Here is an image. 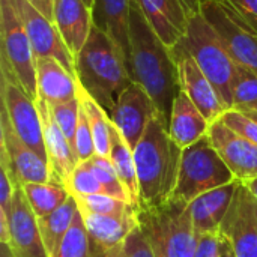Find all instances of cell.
I'll list each match as a JSON object with an SVG mask.
<instances>
[{
    "label": "cell",
    "mask_w": 257,
    "mask_h": 257,
    "mask_svg": "<svg viewBox=\"0 0 257 257\" xmlns=\"http://www.w3.org/2000/svg\"><path fill=\"white\" fill-rule=\"evenodd\" d=\"M92 15L93 26L111 39L131 72V0H95Z\"/></svg>",
    "instance_id": "ac0fdd59"
},
{
    "label": "cell",
    "mask_w": 257,
    "mask_h": 257,
    "mask_svg": "<svg viewBox=\"0 0 257 257\" xmlns=\"http://www.w3.org/2000/svg\"><path fill=\"white\" fill-rule=\"evenodd\" d=\"M137 3L140 5L148 23L151 24V27L154 29V32L158 35V38L169 47L173 48L175 45H178L182 38H184V32L179 30L172 21L170 18L160 11L154 3H151L149 0H137Z\"/></svg>",
    "instance_id": "f1b7e54d"
},
{
    "label": "cell",
    "mask_w": 257,
    "mask_h": 257,
    "mask_svg": "<svg viewBox=\"0 0 257 257\" xmlns=\"http://www.w3.org/2000/svg\"><path fill=\"white\" fill-rule=\"evenodd\" d=\"M137 220L143 229L161 241L169 257H194L197 236L190 203L170 199L157 208L139 209Z\"/></svg>",
    "instance_id": "8992f818"
},
{
    "label": "cell",
    "mask_w": 257,
    "mask_h": 257,
    "mask_svg": "<svg viewBox=\"0 0 257 257\" xmlns=\"http://www.w3.org/2000/svg\"><path fill=\"white\" fill-rule=\"evenodd\" d=\"M2 68V102L3 111L6 113L14 131L17 136L41 158L47 161L45 146H44V134H42V120L36 105V99H33L11 69L0 63Z\"/></svg>",
    "instance_id": "9c48e42d"
},
{
    "label": "cell",
    "mask_w": 257,
    "mask_h": 257,
    "mask_svg": "<svg viewBox=\"0 0 257 257\" xmlns=\"http://www.w3.org/2000/svg\"><path fill=\"white\" fill-rule=\"evenodd\" d=\"M38 98L48 104L65 102L78 96V80L60 62L51 57H36Z\"/></svg>",
    "instance_id": "7402d4cb"
},
{
    "label": "cell",
    "mask_w": 257,
    "mask_h": 257,
    "mask_svg": "<svg viewBox=\"0 0 257 257\" xmlns=\"http://www.w3.org/2000/svg\"><path fill=\"white\" fill-rule=\"evenodd\" d=\"M236 181L208 136L182 149L178 182L172 199L191 203L202 194Z\"/></svg>",
    "instance_id": "5b68a950"
},
{
    "label": "cell",
    "mask_w": 257,
    "mask_h": 257,
    "mask_svg": "<svg viewBox=\"0 0 257 257\" xmlns=\"http://www.w3.org/2000/svg\"><path fill=\"white\" fill-rule=\"evenodd\" d=\"M172 54L176 63L181 90L185 92L187 96L202 111V114L211 123H214L227 111V107L224 105L218 92L199 68L182 41L172 48Z\"/></svg>",
    "instance_id": "8fae6325"
},
{
    "label": "cell",
    "mask_w": 257,
    "mask_h": 257,
    "mask_svg": "<svg viewBox=\"0 0 257 257\" xmlns=\"http://www.w3.org/2000/svg\"><path fill=\"white\" fill-rule=\"evenodd\" d=\"M90 169L93 170V173L96 175V178L99 179V182L104 185V188L107 190V193L116 199H120L123 202H128L133 205L131 197L125 188V185L122 184L120 178L117 176L110 158L107 157H101V155H93L90 160H87ZM134 206V205H133Z\"/></svg>",
    "instance_id": "4dcf8cb0"
},
{
    "label": "cell",
    "mask_w": 257,
    "mask_h": 257,
    "mask_svg": "<svg viewBox=\"0 0 257 257\" xmlns=\"http://www.w3.org/2000/svg\"><path fill=\"white\" fill-rule=\"evenodd\" d=\"M108 117L134 151L149 122L160 116L148 92L139 83L133 81L120 95Z\"/></svg>",
    "instance_id": "4fadbf2b"
},
{
    "label": "cell",
    "mask_w": 257,
    "mask_h": 257,
    "mask_svg": "<svg viewBox=\"0 0 257 257\" xmlns=\"http://www.w3.org/2000/svg\"><path fill=\"white\" fill-rule=\"evenodd\" d=\"M78 209L83 217V223L90 242H95L104 248L119 247L133 232V229L139 224L137 212L126 217H111L93 214L81 208Z\"/></svg>",
    "instance_id": "603a6c76"
},
{
    "label": "cell",
    "mask_w": 257,
    "mask_h": 257,
    "mask_svg": "<svg viewBox=\"0 0 257 257\" xmlns=\"http://www.w3.org/2000/svg\"><path fill=\"white\" fill-rule=\"evenodd\" d=\"M182 42L218 92L227 110L233 108L238 65L230 57L218 33L200 12L190 17Z\"/></svg>",
    "instance_id": "277c9868"
},
{
    "label": "cell",
    "mask_w": 257,
    "mask_h": 257,
    "mask_svg": "<svg viewBox=\"0 0 257 257\" xmlns=\"http://www.w3.org/2000/svg\"><path fill=\"white\" fill-rule=\"evenodd\" d=\"M257 32V0H221Z\"/></svg>",
    "instance_id": "ab89813d"
},
{
    "label": "cell",
    "mask_w": 257,
    "mask_h": 257,
    "mask_svg": "<svg viewBox=\"0 0 257 257\" xmlns=\"http://www.w3.org/2000/svg\"><path fill=\"white\" fill-rule=\"evenodd\" d=\"M110 161L122 184L125 185L134 208L139 211V179L134 152L113 123L110 133Z\"/></svg>",
    "instance_id": "cb8c5ba5"
},
{
    "label": "cell",
    "mask_w": 257,
    "mask_h": 257,
    "mask_svg": "<svg viewBox=\"0 0 257 257\" xmlns=\"http://www.w3.org/2000/svg\"><path fill=\"white\" fill-rule=\"evenodd\" d=\"M248 188H250V191L256 196L257 199V179H253V181H248V182H244Z\"/></svg>",
    "instance_id": "ee69618b"
},
{
    "label": "cell",
    "mask_w": 257,
    "mask_h": 257,
    "mask_svg": "<svg viewBox=\"0 0 257 257\" xmlns=\"http://www.w3.org/2000/svg\"><path fill=\"white\" fill-rule=\"evenodd\" d=\"M48 108H50L53 119L60 126V130L63 131V134L66 136V139L69 140V143L72 146L75 131H77V125H78V117H80V99H78V96L75 99H71V101L48 104Z\"/></svg>",
    "instance_id": "d6a6232c"
},
{
    "label": "cell",
    "mask_w": 257,
    "mask_h": 257,
    "mask_svg": "<svg viewBox=\"0 0 257 257\" xmlns=\"http://www.w3.org/2000/svg\"><path fill=\"white\" fill-rule=\"evenodd\" d=\"M257 104V74L238 66V75L233 87V108L241 110Z\"/></svg>",
    "instance_id": "836d02e7"
},
{
    "label": "cell",
    "mask_w": 257,
    "mask_h": 257,
    "mask_svg": "<svg viewBox=\"0 0 257 257\" xmlns=\"http://www.w3.org/2000/svg\"><path fill=\"white\" fill-rule=\"evenodd\" d=\"M0 151L6 155L18 185L50 182L48 163L17 136L3 110L0 114Z\"/></svg>",
    "instance_id": "9a60e30c"
},
{
    "label": "cell",
    "mask_w": 257,
    "mask_h": 257,
    "mask_svg": "<svg viewBox=\"0 0 257 257\" xmlns=\"http://www.w3.org/2000/svg\"><path fill=\"white\" fill-rule=\"evenodd\" d=\"M78 99L80 105L83 107L90 130L93 136L95 143V152L96 155L110 158V133H111V120L107 114V111L93 99L89 96V93L78 84Z\"/></svg>",
    "instance_id": "484cf974"
},
{
    "label": "cell",
    "mask_w": 257,
    "mask_h": 257,
    "mask_svg": "<svg viewBox=\"0 0 257 257\" xmlns=\"http://www.w3.org/2000/svg\"><path fill=\"white\" fill-rule=\"evenodd\" d=\"M119 257H155L152 244L140 224H137L120 244Z\"/></svg>",
    "instance_id": "d590c367"
},
{
    "label": "cell",
    "mask_w": 257,
    "mask_h": 257,
    "mask_svg": "<svg viewBox=\"0 0 257 257\" xmlns=\"http://www.w3.org/2000/svg\"><path fill=\"white\" fill-rule=\"evenodd\" d=\"M131 77L152 98L161 122L169 130L172 107L181 92L178 69L169 48L148 23L137 0H131Z\"/></svg>",
    "instance_id": "6da1fadb"
},
{
    "label": "cell",
    "mask_w": 257,
    "mask_h": 257,
    "mask_svg": "<svg viewBox=\"0 0 257 257\" xmlns=\"http://www.w3.org/2000/svg\"><path fill=\"white\" fill-rule=\"evenodd\" d=\"M29 35L35 57H51L75 75V59L63 42L56 24L27 0H14Z\"/></svg>",
    "instance_id": "7c38bea8"
},
{
    "label": "cell",
    "mask_w": 257,
    "mask_h": 257,
    "mask_svg": "<svg viewBox=\"0 0 257 257\" xmlns=\"http://www.w3.org/2000/svg\"><path fill=\"white\" fill-rule=\"evenodd\" d=\"M211 122L202 114L196 104L187 96L185 92H179L173 101L169 134L170 139L181 148L185 149L205 136H208Z\"/></svg>",
    "instance_id": "44dd1931"
},
{
    "label": "cell",
    "mask_w": 257,
    "mask_h": 257,
    "mask_svg": "<svg viewBox=\"0 0 257 257\" xmlns=\"http://www.w3.org/2000/svg\"><path fill=\"white\" fill-rule=\"evenodd\" d=\"M224 257H257V199L241 182L218 230Z\"/></svg>",
    "instance_id": "30bf717a"
},
{
    "label": "cell",
    "mask_w": 257,
    "mask_h": 257,
    "mask_svg": "<svg viewBox=\"0 0 257 257\" xmlns=\"http://www.w3.org/2000/svg\"><path fill=\"white\" fill-rule=\"evenodd\" d=\"M208 137L224 164L238 181L248 182L257 179L256 143L238 136L220 119L211 123Z\"/></svg>",
    "instance_id": "5bb4252c"
},
{
    "label": "cell",
    "mask_w": 257,
    "mask_h": 257,
    "mask_svg": "<svg viewBox=\"0 0 257 257\" xmlns=\"http://www.w3.org/2000/svg\"><path fill=\"white\" fill-rule=\"evenodd\" d=\"M119 247L104 248L95 242H90V257H119Z\"/></svg>",
    "instance_id": "b9f144b4"
},
{
    "label": "cell",
    "mask_w": 257,
    "mask_h": 257,
    "mask_svg": "<svg viewBox=\"0 0 257 257\" xmlns=\"http://www.w3.org/2000/svg\"><path fill=\"white\" fill-rule=\"evenodd\" d=\"M74 197L78 203V208L99 215L126 217L137 212V209L131 203L108 194H90V196H74Z\"/></svg>",
    "instance_id": "83f0119b"
},
{
    "label": "cell",
    "mask_w": 257,
    "mask_h": 257,
    "mask_svg": "<svg viewBox=\"0 0 257 257\" xmlns=\"http://www.w3.org/2000/svg\"><path fill=\"white\" fill-rule=\"evenodd\" d=\"M149 2L154 3L160 11H163L170 18V21L179 30H182L184 35H185L187 24H188V20H190V14L187 12V9H185V6L182 5L181 0H149Z\"/></svg>",
    "instance_id": "74e56055"
},
{
    "label": "cell",
    "mask_w": 257,
    "mask_h": 257,
    "mask_svg": "<svg viewBox=\"0 0 257 257\" xmlns=\"http://www.w3.org/2000/svg\"><path fill=\"white\" fill-rule=\"evenodd\" d=\"M36 105L42 120V134L47 163L50 169V182L66 187L72 172L78 166L77 158L74 155L69 140L53 119L48 104L44 99L38 98Z\"/></svg>",
    "instance_id": "e0dca14e"
},
{
    "label": "cell",
    "mask_w": 257,
    "mask_h": 257,
    "mask_svg": "<svg viewBox=\"0 0 257 257\" xmlns=\"http://www.w3.org/2000/svg\"><path fill=\"white\" fill-rule=\"evenodd\" d=\"M77 214H78V203L75 197L71 196L60 208H57L56 211H53L45 217L38 218V226L48 257L54 256L59 244L62 242L63 236L72 226Z\"/></svg>",
    "instance_id": "d4e9b609"
},
{
    "label": "cell",
    "mask_w": 257,
    "mask_h": 257,
    "mask_svg": "<svg viewBox=\"0 0 257 257\" xmlns=\"http://www.w3.org/2000/svg\"><path fill=\"white\" fill-rule=\"evenodd\" d=\"M72 151H74V155H75L78 164L90 160L96 154L92 130H90L87 116L81 105H80L78 125H77V131H75V137H74V143H72Z\"/></svg>",
    "instance_id": "e575fe53"
},
{
    "label": "cell",
    "mask_w": 257,
    "mask_h": 257,
    "mask_svg": "<svg viewBox=\"0 0 257 257\" xmlns=\"http://www.w3.org/2000/svg\"><path fill=\"white\" fill-rule=\"evenodd\" d=\"M235 110H236V108H235ZM239 111H242L244 114H247L248 117L254 119V120L257 122V104L251 105V107H245V108H241Z\"/></svg>",
    "instance_id": "7bdbcfd3"
},
{
    "label": "cell",
    "mask_w": 257,
    "mask_h": 257,
    "mask_svg": "<svg viewBox=\"0 0 257 257\" xmlns=\"http://www.w3.org/2000/svg\"><path fill=\"white\" fill-rule=\"evenodd\" d=\"M194 257H224V242L220 233H205L197 236Z\"/></svg>",
    "instance_id": "f35d334b"
},
{
    "label": "cell",
    "mask_w": 257,
    "mask_h": 257,
    "mask_svg": "<svg viewBox=\"0 0 257 257\" xmlns=\"http://www.w3.org/2000/svg\"><path fill=\"white\" fill-rule=\"evenodd\" d=\"M66 188L71 196H90V194H108L104 185L99 182L89 163H80L72 172ZM110 196V194H108Z\"/></svg>",
    "instance_id": "1f68e13d"
},
{
    "label": "cell",
    "mask_w": 257,
    "mask_h": 257,
    "mask_svg": "<svg viewBox=\"0 0 257 257\" xmlns=\"http://www.w3.org/2000/svg\"><path fill=\"white\" fill-rule=\"evenodd\" d=\"M200 14L214 27L238 66L257 74V32L221 0H203Z\"/></svg>",
    "instance_id": "ba28073f"
},
{
    "label": "cell",
    "mask_w": 257,
    "mask_h": 257,
    "mask_svg": "<svg viewBox=\"0 0 257 257\" xmlns=\"http://www.w3.org/2000/svg\"><path fill=\"white\" fill-rule=\"evenodd\" d=\"M0 63L11 69L15 78L33 99H38L36 57L14 0H0Z\"/></svg>",
    "instance_id": "52a82bcc"
},
{
    "label": "cell",
    "mask_w": 257,
    "mask_h": 257,
    "mask_svg": "<svg viewBox=\"0 0 257 257\" xmlns=\"http://www.w3.org/2000/svg\"><path fill=\"white\" fill-rule=\"evenodd\" d=\"M20 187L23 188L24 196L38 218L51 214L71 197V193L66 187L53 182L24 184Z\"/></svg>",
    "instance_id": "4316f807"
},
{
    "label": "cell",
    "mask_w": 257,
    "mask_h": 257,
    "mask_svg": "<svg viewBox=\"0 0 257 257\" xmlns=\"http://www.w3.org/2000/svg\"><path fill=\"white\" fill-rule=\"evenodd\" d=\"M75 77L108 116L120 95L133 83L120 51L96 26H92L84 47L75 57Z\"/></svg>",
    "instance_id": "3957f363"
},
{
    "label": "cell",
    "mask_w": 257,
    "mask_h": 257,
    "mask_svg": "<svg viewBox=\"0 0 257 257\" xmlns=\"http://www.w3.org/2000/svg\"><path fill=\"white\" fill-rule=\"evenodd\" d=\"M83 2H84L90 9H93V3H95V0H83Z\"/></svg>",
    "instance_id": "f6af8a7d"
},
{
    "label": "cell",
    "mask_w": 257,
    "mask_h": 257,
    "mask_svg": "<svg viewBox=\"0 0 257 257\" xmlns=\"http://www.w3.org/2000/svg\"><path fill=\"white\" fill-rule=\"evenodd\" d=\"M239 184L241 181L236 179L227 185L202 194L190 203L196 236L205 233H217L220 230V224L230 208Z\"/></svg>",
    "instance_id": "ffe728a7"
},
{
    "label": "cell",
    "mask_w": 257,
    "mask_h": 257,
    "mask_svg": "<svg viewBox=\"0 0 257 257\" xmlns=\"http://www.w3.org/2000/svg\"><path fill=\"white\" fill-rule=\"evenodd\" d=\"M220 120L238 136L257 145V122L254 119L248 117L239 110L230 108L220 117Z\"/></svg>",
    "instance_id": "8d00e7d4"
},
{
    "label": "cell",
    "mask_w": 257,
    "mask_h": 257,
    "mask_svg": "<svg viewBox=\"0 0 257 257\" xmlns=\"http://www.w3.org/2000/svg\"><path fill=\"white\" fill-rule=\"evenodd\" d=\"M53 257H90V239L80 209Z\"/></svg>",
    "instance_id": "f546056e"
},
{
    "label": "cell",
    "mask_w": 257,
    "mask_h": 257,
    "mask_svg": "<svg viewBox=\"0 0 257 257\" xmlns=\"http://www.w3.org/2000/svg\"><path fill=\"white\" fill-rule=\"evenodd\" d=\"M53 21L75 59L93 26L92 9L83 0H54Z\"/></svg>",
    "instance_id": "d6986e66"
},
{
    "label": "cell",
    "mask_w": 257,
    "mask_h": 257,
    "mask_svg": "<svg viewBox=\"0 0 257 257\" xmlns=\"http://www.w3.org/2000/svg\"><path fill=\"white\" fill-rule=\"evenodd\" d=\"M32 3L38 11H41L47 18L53 21V12H54V0H27ZM54 23V21H53Z\"/></svg>",
    "instance_id": "60d3db41"
},
{
    "label": "cell",
    "mask_w": 257,
    "mask_h": 257,
    "mask_svg": "<svg viewBox=\"0 0 257 257\" xmlns=\"http://www.w3.org/2000/svg\"><path fill=\"white\" fill-rule=\"evenodd\" d=\"M8 221H9L8 248L12 257H48L38 226V217L30 208L24 196V191L20 185L15 190Z\"/></svg>",
    "instance_id": "2e32d148"
},
{
    "label": "cell",
    "mask_w": 257,
    "mask_h": 257,
    "mask_svg": "<svg viewBox=\"0 0 257 257\" xmlns=\"http://www.w3.org/2000/svg\"><path fill=\"white\" fill-rule=\"evenodd\" d=\"M139 179V209H152L172 199L182 149L170 139L160 117H154L134 148Z\"/></svg>",
    "instance_id": "7a4b0ae2"
}]
</instances>
